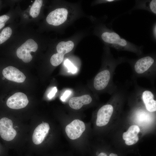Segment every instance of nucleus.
Instances as JSON below:
<instances>
[{
  "label": "nucleus",
  "mask_w": 156,
  "mask_h": 156,
  "mask_svg": "<svg viewBox=\"0 0 156 156\" xmlns=\"http://www.w3.org/2000/svg\"><path fill=\"white\" fill-rule=\"evenodd\" d=\"M92 101L91 97L88 94L74 97L71 98L69 102V105L72 108L75 109H79L85 105L90 103Z\"/></svg>",
  "instance_id": "12"
},
{
  "label": "nucleus",
  "mask_w": 156,
  "mask_h": 156,
  "mask_svg": "<svg viewBox=\"0 0 156 156\" xmlns=\"http://www.w3.org/2000/svg\"><path fill=\"white\" fill-rule=\"evenodd\" d=\"M50 129L49 124L43 122L39 125L34 130L32 135L33 142L36 145L41 144L48 134Z\"/></svg>",
  "instance_id": "11"
},
{
  "label": "nucleus",
  "mask_w": 156,
  "mask_h": 156,
  "mask_svg": "<svg viewBox=\"0 0 156 156\" xmlns=\"http://www.w3.org/2000/svg\"><path fill=\"white\" fill-rule=\"evenodd\" d=\"M140 130L139 127L137 125H134L131 126L126 132L123 133L122 135L123 140H125L128 138L138 135Z\"/></svg>",
  "instance_id": "15"
},
{
  "label": "nucleus",
  "mask_w": 156,
  "mask_h": 156,
  "mask_svg": "<svg viewBox=\"0 0 156 156\" xmlns=\"http://www.w3.org/2000/svg\"><path fill=\"white\" fill-rule=\"evenodd\" d=\"M134 91L142 100L146 109L151 112L156 111L155 92L151 89L141 87L135 84Z\"/></svg>",
  "instance_id": "3"
},
{
  "label": "nucleus",
  "mask_w": 156,
  "mask_h": 156,
  "mask_svg": "<svg viewBox=\"0 0 156 156\" xmlns=\"http://www.w3.org/2000/svg\"><path fill=\"white\" fill-rule=\"evenodd\" d=\"M12 33L11 28L7 27L4 28L0 33V44L5 42L11 36Z\"/></svg>",
  "instance_id": "17"
},
{
  "label": "nucleus",
  "mask_w": 156,
  "mask_h": 156,
  "mask_svg": "<svg viewBox=\"0 0 156 156\" xmlns=\"http://www.w3.org/2000/svg\"><path fill=\"white\" fill-rule=\"evenodd\" d=\"M16 134V130L13 128L11 120L6 117L0 120V135L4 140L10 141L13 140Z\"/></svg>",
  "instance_id": "5"
},
{
  "label": "nucleus",
  "mask_w": 156,
  "mask_h": 156,
  "mask_svg": "<svg viewBox=\"0 0 156 156\" xmlns=\"http://www.w3.org/2000/svg\"><path fill=\"white\" fill-rule=\"evenodd\" d=\"M107 59L105 67L95 76L93 81L94 88L98 91L107 90L112 94L117 88L118 86L113 81L114 72L117 66L125 62L127 59L125 57L115 58L111 53L109 48L108 49Z\"/></svg>",
  "instance_id": "1"
},
{
  "label": "nucleus",
  "mask_w": 156,
  "mask_h": 156,
  "mask_svg": "<svg viewBox=\"0 0 156 156\" xmlns=\"http://www.w3.org/2000/svg\"><path fill=\"white\" fill-rule=\"evenodd\" d=\"M42 2V0H36L34 1L30 10V14L33 18L36 17L39 15Z\"/></svg>",
  "instance_id": "16"
},
{
  "label": "nucleus",
  "mask_w": 156,
  "mask_h": 156,
  "mask_svg": "<svg viewBox=\"0 0 156 156\" xmlns=\"http://www.w3.org/2000/svg\"><path fill=\"white\" fill-rule=\"evenodd\" d=\"M57 89L56 87L53 88L48 94V97L51 99L54 96L55 93L57 92Z\"/></svg>",
  "instance_id": "22"
},
{
  "label": "nucleus",
  "mask_w": 156,
  "mask_h": 156,
  "mask_svg": "<svg viewBox=\"0 0 156 156\" xmlns=\"http://www.w3.org/2000/svg\"><path fill=\"white\" fill-rule=\"evenodd\" d=\"M153 36L154 39H156V25L155 23L154 24L153 27Z\"/></svg>",
  "instance_id": "24"
},
{
  "label": "nucleus",
  "mask_w": 156,
  "mask_h": 156,
  "mask_svg": "<svg viewBox=\"0 0 156 156\" xmlns=\"http://www.w3.org/2000/svg\"><path fill=\"white\" fill-rule=\"evenodd\" d=\"M64 55L59 53L53 55L51 57L50 62L54 66H57L60 65L63 61Z\"/></svg>",
  "instance_id": "18"
},
{
  "label": "nucleus",
  "mask_w": 156,
  "mask_h": 156,
  "mask_svg": "<svg viewBox=\"0 0 156 156\" xmlns=\"http://www.w3.org/2000/svg\"><path fill=\"white\" fill-rule=\"evenodd\" d=\"M109 156H118V155L116 154L112 153L110 154Z\"/></svg>",
  "instance_id": "26"
},
{
  "label": "nucleus",
  "mask_w": 156,
  "mask_h": 156,
  "mask_svg": "<svg viewBox=\"0 0 156 156\" xmlns=\"http://www.w3.org/2000/svg\"><path fill=\"white\" fill-rule=\"evenodd\" d=\"M3 76L7 79L17 83L23 82L26 77L24 74L16 68L11 66L4 68L2 71Z\"/></svg>",
  "instance_id": "10"
},
{
  "label": "nucleus",
  "mask_w": 156,
  "mask_h": 156,
  "mask_svg": "<svg viewBox=\"0 0 156 156\" xmlns=\"http://www.w3.org/2000/svg\"><path fill=\"white\" fill-rule=\"evenodd\" d=\"M85 128V124L82 121L75 119L66 126L65 132L70 139L74 140L80 137Z\"/></svg>",
  "instance_id": "6"
},
{
  "label": "nucleus",
  "mask_w": 156,
  "mask_h": 156,
  "mask_svg": "<svg viewBox=\"0 0 156 156\" xmlns=\"http://www.w3.org/2000/svg\"><path fill=\"white\" fill-rule=\"evenodd\" d=\"M74 47V43L71 41H62L57 44L56 49L58 53L64 55L70 52Z\"/></svg>",
  "instance_id": "13"
},
{
  "label": "nucleus",
  "mask_w": 156,
  "mask_h": 156,
  "mask_svg": "<svg viewBox=\"0 0 156 156\" xmlns=\"http://www.w3.org/2000/svg\"><path fill=\"white\" fill-rule=\"evenodd\" d=\"M96 155L98 156H107L106 154L103 152H101L100 153H99L98 152H97Z\"/></svg>",
  "instance_id": "25"
},
{
  "label": "nucleus",
  "mask_w": 156,
  "mask_h": 156,
  "mask_svg": "<svg viewBox=\"0 0 156 156\" xmlns=\"http://www.w3.org/2000/svg\"><path fill=\"white\" fill-rule=\"evenodd\" d=\"M114 110V107L111 104H106L101 107L97 112L96 125L101 127L107 125L113 113Z\"/></svg>",
  "instance_id": "7"
},
{
  "label": "nucleus",
  "mask_w": 156,
  "mask_h": 156,
  "mask_svg": "<svg viewBox=\"0 0 156 156\" xmlns=\"http://www.w3.org/2000/svg\"><path fill=\"white\" fill-rule=\"evenodd\" d=\"M9 18L10 17L6 15L0 16V30L4 27L5 23Z\"/></svg>",
  "instance_id": "21"
},
{
  "label": "nucleus",
  "mask_w": 156,
  "mask_h": 156,
  "mask_svg": "<svg viewBox=\"0 0 156 156\" xmlns=\"http://www.w3.org/2000/svg\"><path fill=\"white\" fill-rule=\"evenodd\" d=\"M64 64L67 68L68 72L73 74L76 73L77 71V68L68 59H66L64 61Z\"/></svg>",
  "instance_id": "19"
},
{
  "label": "nucleus",
  "mask_w": 156,
  "mask_h": 156,
  "mask_svg": "<svg viewBox=\"0 0 156 156\" xmlns=\"http://www.w3.org/2000/svg\"><path fill=\"white\" fill-rule=\"evenodd\" d=\"M71 91L69 90L66 91L63 95L61 97L60 99L61 100L63 101H65L66 99H67L71 94Z\"/></svg>",
  "instance_id": "23"
},
{
  "label": "nucleus",
  "mask_w": 156,
  "mask_h": 156,
  "mask_svg": "<svg viewBox=\"0 0 156 156\" xmlns=\"http://www.w3.org/2000/svg\"><path fill=\"white\" fill-rule=\"evenodd\" d=\"M139 138L138 135L132 138H128L125 141V143L127 145H133L136 143L138 141Z\"/></svg>",
  "instance_id": "20"
},
{
  "label": "nucleus",
  "mask_w": 156,
  "mask_h": 156,
  "mask_svg": "<svg viewBox=\"0 0 156 156\" xmlns=\"http://www.w3.org/2000/svg\"><path fill=\"white\" fill-rule=\"evenodd\" d=\"M141 3L137 5L136 8L147 10L155 14H156V0L141 1Z\"/></svg>",
  "instance_id": "14"
},
{
  "label": "nucleus",
  "mask_w": 156,
  "mask_h": 156,
  "mask_svg": "<svg viewBox=\"0 0 156 156\" xmlns=\"http://www.w3.org/2000/svg\"><path fill=\"white\" fill-rule=\"evenodd\" d=\"M38 48L37 43L32 39H29L18 48L16 51V55L24 62H29L32 59L30 52H36Z\"/></svg>",
  "instance_id": "4"
},
{
  "label": "nucleus",
  "mask_w": 156,
  "mask_h": 156,
  "mask_svg": "<svg viewBox=\"0 0 156 156\" xmlns=\"http://www.w3.org/2000/svg\"><path fill=\"white\" fill-rule=\"evenodd\" d=\"M131 67L133 80L144 77L154 83L156 74V59L155 54H150L134 60H127Z\"/></svg>",
  "instance_id": "2"
},
{
  "label": "nucleus",
  "mask_w": 156,
  "mask_h": 156,
  "mask_svg": "<svg viewBox=\"0 0 156 156\" xmlns=\"http://www.w3.org/2000/svg\"><path fill=\"white\" fill-rule=\"evenodd\" d=\"M68 12L65 8H59L51 12L47 17L46 20L49 24L57 26L63 23L66 20Z\"/></svg>",
  "instance_id": "8"
},
{
  "label": "nucleus",
  "mask_w": 156,
  "mask_h": 156,
  "mask_svg": "<svg viewBox=\"0 0 156 156\" xmlns=\"http://www.w3.org/2000/svg\"><path fill=\"white\" fill-rule=\"evenodd\" d=\"M28 103L27 96L22 92H18L15 93L8 99L6 104L10 108L19 109L25 107Z\"/></svg>",
  "instance_id": "9"
}]
</instances>
